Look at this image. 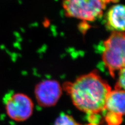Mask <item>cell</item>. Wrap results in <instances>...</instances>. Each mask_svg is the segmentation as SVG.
<instances>
[{
    "label": "cell",
    "instance_id": "277c9868",
    "mask_svg": "<svg viewBox=\"0 0 125 125\" xmlns=\"http://www.w3.org/2000/svg\"><path fill=\"white\" fill-rule=\"evenodd\" d=\"M4 103L7 115L15 122H24L33 114L32 100L23 93L9 94L5 97Z\"/></svg>",
    "mask_w": 125,
    "mask_h": 125
},
{
    "label": "cell",
    "instance_id": "7a4b0ae2",
    "mask_svg": "<svg viewBox=\"0 0 125 125\" xmlns=\"http://www.w3.org/2000/svg\"><path fill=\"white\" fill-rule=\"evenodd\" d=\"M118 0H62V7L66 16L83 21H92L101 17L110 3Z\"/></svg>",
    "mask_w": 125,
    "mask_h": 125
},
{
    "label": "cell",
    "instance_id": "8992f818",
    "mask_svg": "<svg viewBox=\"0 0 125 125\" xmlns=\"http://www.w3.org/2000/svg\"><path fill=\"white\" fill-rule=\"evenodd\" d=\"M62 88L55 80H45L38 83L34 89V95L38 103L44 107L54 106L60 100Z\"/></svg>",
    "mask_w": 125,
    "mask_h": 125
},
{
    "label": "cell",
    "instance_id": "5b68a950",
    "mask_svg": "<svg viewBox=\"0 0 125 125\" xmlns=\"http://www.w3.org/2000/svg\"><path fill=\"white\" fill-rule=\"evenodd\" d=\"M125 90H111L107 97L103 113L107 125H120L125 114Z\"/></svg>",
    "mask_w": 125,
    "mask_h": 125
},
{
    "label": "cell",
    "instance_id": "9c48e42d",
    "mask_svg": "<svg viewBox=\"0 0 125 125\" xmlns=\"http://www.w3.org/2000/svg\"><path fill=\"white\" fill-rule=\"evenodd\" d=\"M125 76V68H124L119 71L118 80L117 81L115 89L124 90Z\"/></svg>",
    "mask_w": 125,
    "mask_h": 125
},
{
    "label": "cell",
    "instance_id": "ba28073f",
    "mask_svg": "<svg viewBox=\"0 0 125 125\" xmlns=\"http://www.w3.org/2000/svg\"><path fill=\"white\" fill-rule=\"evenodd\" d=\"M53 125H80L73 117L67 114L62 113L54 121Z\"/></svg>",
    "mask_w": 125,
    "mask_h": 125
},
{
    "label": "cell",
    "instance_id": "52a82bcc",
    "mask_svg": "<svg viewBox=\"0 0 125 125\" xmlns=\"http://www.w3.org/2000/svg\"><path fill=\"white\" fill-rule=\"evenodd\" d=\"M125 6L115 4L112 6L106 15V26L113 32H124Z\"/></svg>",
    "mask_w": 125,
    "mask_h": 125
},
{
    "label": "cell",
    "instance_id": "6da1fadb",
    "mask_svg": "<svg viewBox=\"0 0 125 125\" xmlns=\"http://www.w3.org/2000/svg\"><path fill=\"white\" fill-rule=\"evenodd\" d=\"M64 87L74 106L89 115L103 113L107 97L112 90L97 70L82 75L73 82L65 83Z\"/></svg>",
    "mask_w": 125,
    "mask_h": 125
},
{
    "label": "cell",
    "instance_id": "3957f363",
    "mask_svg": "<svg viewBox=\"0 0 125 125\" xmlns=\"http://www.w3.org/2000/svg\"><path fill=\"white\" fill-rule=\"evenodd\" d=\"M125 39L124 32H113L104 42L102 61L113 78L125 68Z\"/></svg>",
    "mask_w": 125,
    "mask_h": 125
}]
</instances>
